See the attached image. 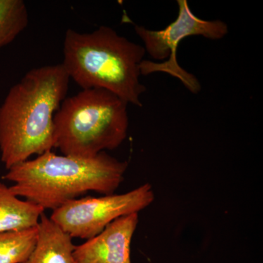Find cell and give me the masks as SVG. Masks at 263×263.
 I'll return each mask as SVG.
<instances>
[{"label": "cell", "instance_id": "cell-1", "mask_svg": "<svg viewBox=\"0 0 263 263\" xmlns=\"http://www.w3.org/2000/svg\"><path fill=\"white\" fill-rule=\"evenodd\" d=\"M62 64L32 69L0 107V153L7 170L54 148L53 118L68 91Z\"/></svg>", "mask_w": 263, "mask_h": 263}, {"label": "cell", "instance_id": "cell-2", "mask_svg": "<svg viewBox=\"0 0 263 263\" xmlns=\"http://www.w3.org/2000/svg\"><path fill=\"white\" fill-rule=\"evenodd\" d=\"M127 167L105 152L81 158L50 151L10 167L3 178L13 183L10 189L17 197L53 211L87 192L114 194Z\"/></svg>", "mask_w": 263, "mask_h": 263}, {"label": "cell", "instance_id": "cell-3", "mask_svg": "<svg viewBox=\"0 0 263 263\" xmlns=\"http://www.w3.org/2000/svg\"><path fill=\"white\" fill-rule=\"evenodd\" d=\"M63 53L62 65L83 89L106 90L126 103L142 107L141 97L146 90L140 81L143 46L101 26L89 33L68 29Z\"/></svg>", "mask_w": 263, "mask_h": 263}, {"label": "cell", "instance_id": "cell-4", "mask_svg": "<svg viewBox=\"0 0 263 263\" xmlns=\"http://www.w3.org/2000/svg\"><path fill=\"white\" fill-rule=\"evenodd\" d=\"M127 105L100 89H83L65 98L53 118L54 148L81 158L115 149L127 136Z\"/></svg>", "mask_w": 263, "mask_h": 263}, {"label": "cell", "instance_id": "cell-5", "mask_svg": "<svg viewBox=\"0 0 263 263\" xmlns=\"http://www.w3.org/2000/svg\"><path fill=\"white\" fill-rule=\"evenodd\" d=\"M179 13L175 21L161 30H152L142 26L135 27L136 33L143 41L145 51L154 62L143 60L140 65L141 74L148 76L154 72H165L182 82L185 87L197 94L201 85L196 77L183 69L178 63L177 48L182 40L190 36H202L210 40H220L228 33V25L220 20L206 21L196 16L186 0H178Z\"/></svg>", "mask_w": 263, "mask_h": 263}, {"label": "cell", "instance_id": "cell-6", "mask_svg": "<svg viewBox=\"0 0 263 263\" xmlns=\"http://www.w3.org/2000/svg\"><path fill=\"white\" fill-rule=\"evenodd\" d=\"M154 200L152 186L146 183L122 195L70 200L53 210L50 219L71 238L89 240L118 218L138 213Z\"/></svg>", "mask_w": 263, "mask_h": 263}, {"label": "cell", "instance_id": "cell-7", "mask_svg": "<svg viewBox=\"0 0 263 263\" xmlns=\"http://www.w3.org/2000/svg\"><path fill=\"white\" fill-rule=\"evenodd\" d=\"M138 224V213L118 218L96 236L76 246V262L132 263L131 240Z\"/></svg>", "mask_w": 263, "mask_h": 263}, {"label": "cell", "instance_id": "cell-8", "mask_svg": "<svg viewBox=\"0 0 263 263\" xmlns=\"http://www.w3.org/2000/svg\"><path fill=\"white\" fill-rule=\"evenodd\" d=\"M37 229V243L24 263H78L74 258L76 245L72 238L45 213L41 216Z\"/></svg>", "mask_w": 263, "mask_h": 263}, {"label": "cell", "instance_id": "cell-9", "mask_svg": "<svg viewBox=\"0 0 263 263\" xmlns=\"http://www.w3.org/2000/svg\"><path fill=\"white\" fill-rule=\"evenodd\" d=\"M44 212L34 202L20 200L10 187L0 183V233L36 228Z\"/></svg>", "mask_w": 263, "mask_h": 263}, {"label": "cell", "instance_id": "cell-10", "mask_svg": "<svg viewBox=\"0 0 263 263\" xmlns=\"http://www.w3.org/2000/svg\"><path fill=\"white\" fill-rule=\"evenodd\" d=\"M37 236V226L0 233V263L25 262L35 247Z\"/></svg>", "mask_w": 263, "mask_h": 263}, {"label": "cell", "instance_id": "cell-11", "mask_svg": "<svg viewBox=\"0 0 263 263\" xmlns=\"http://www.w3.org/2000/svg\"><path fill=\"white\" fill-rule=\"evenodd\" d=\"M28 22V10L24 1L0 0V48L13 42Z\"/></svg>", "mask_w": 263, "mask_h": 263}]
</instances>
